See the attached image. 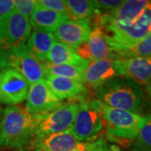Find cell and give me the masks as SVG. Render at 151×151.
Returning a JSON list of instances; mask_svg holds the SVG:
<instances>
[{
    "instance_id": "21",
    "label": "cell",
    "mask_w": 151,
    "mask_h": 151,
    "mask_svg": "<svg viewBox=\"0 0 151 151\" xmlns=\"http://www.w3.org/2000/svg\"><path fill=\"white\" fill-rule=\"evenodd\" d=\"M113 51L118 59L151 56V32L134 43L115 47Z\"/></svg>"
},
{
    "instance_id": "24",
    "label": "cell",
    "mask_w": 151,
    "mask_h": 151,
    "mask_svg": "<svg viewBox=\"0 0 151 151\" xmlns=\"http://www.w3.org/2000/svg\"><path fill=\"white\" fill-rule=\"evenodd\" d=\"M145 122L134 141L130 151H151V113L145 115Z\"/></svg>"
},
{
    "instance_id": "13",
    "label": "cell",
    "mask_w": 151,
    "mask_h": 151,
    "mask_svg": "<svg viewBox=\"0 0 151 151\" xmlns=\"http://www.w3.org/2000/svg\"><path fill=\"white\" fill-rule=\"evenodd\" d=\"M116 76H120L117 59H103L89 62L84 70L83 80L95 91Z\"/></svg>"
},
{
    "instance_id": "15",
    "label": "cell",
    "mask_w": 151,
    "mask_h": 151,
    "mask_svg": "<svg viewBox=\"0 0 151 151\" xmlns=\"http://www.w3.org/2000/svg\"><path fill=\"white\" fill-rule=\"evenodd\" d=\"M44 79L51 92L61 101L81 96L86 92V84L81 81L50 74H46Z\"/></svg>"
},
{
    "instance_id": "1",
    "label": "cell",
    "mask_w": 151,
    "mask_h": 151,
    "mask_svg": "<svg viewBox=\"0 0 151 151\" xmlns=\"http://www.w3.org/2000/svg\"><path fill=\"white\" fill-rule=\"evenodd\" d=\"M35 137L34 114L18 106H9L4 109L0 124V150L28 148Z\"/></svg>"
},
{
    "instance_id": "3",
    "label": "cell",
    "mask_w": 151,
    "mask_h": 151,
    "mask_svg": "<svg viewBox=\"0 0 151 151\" xmlns=\"http://www.w3.org/2000/svg\"><path fill=\"white\" fill-rule=\"evenodd\" d=\"M97 25L107 35L112 50L134 43L151 32V1L134 22L127 24L115 22L97 14Z\"/></svg>"
},
{
    "instance_id": "6",
    "label": "cell",
    "mask_w": 151,
    "mask_h": 151,
    "mask_svg": "<svg viewBox=\"0 0 151 151\" xmlns=\"http://www.w3.org/2000/svg\"><path fill=\"white\" fill-rule=\"evenodd\" d=\"M77 109L78 103H70L61 104L58 108L47 113L34 114L35 137L70 130Z\"/></svg>"
},
{
    "instance_id": "32",
    "label": "cell",
    "mask_w": 151,
    "mask_h": 151,
    "mask_svg": "<svg viewBox=\"0 0 151 151\" xmlns=\"http://www.w3.org/2000/svg\"><path fill=\"white\" fill-rule=\"evenodd\" d=\"M3 117H4V109L0 107V124H1V122H2Z\"/></svg>"
},
{
    "instance_id": "31",
    "label": "cell",
    "mask_w": 151,
    "mask_h": 151,
    "mask_svg": "<svg viewBox=\"0 0 151 151\" xmlns=\"http://www.w3.org/2000/svg\"><path fill=\"white\" fill-rule=\"evenodd\" d=\"M17 151H44L40 149H35V148H24V149H21V150H18Z\"/></svg>"
},
{
    "instance_id": "17",
    "label": "cell",
    "mask_w": 151,
    "mask_h": 151,
    "mask_svg": "<svg viewBox=\"0 0 151 151\" xmlns=\"http://www.w3.org/2000/svg\"><path fill=\"white\" fill-rule=\"evenodd\" d=\"M150 1L146 0H127L112 12L102 14L107 19L119 23H131L140 16Z\"/></svg>"
},
{
    "instance_id": "28",
    "label": "cell",
    "mask_w": 151,
    "mask_h": 151,
    "mask_svg": "<svg viewBox=\"0 0 151 151\" xmlns=\"http://www.w3.org/2000/svg\"><path fill=\"white\" fill-rule=\"evenodd\" d=\"M90 151H119L116 147L110 145L104 139H99L93 141V145Z\"/></svg>"
},
{
    "instance_id": "11",
    "label": "cell",
    "mask_w": 151,
    "mask_h": 151,
    "mask_svg": "<svg viewBox=\"0 0 151 151\" xmlns=\"http://www.w3.org/2000/svg\"><path fill=\"white\" fill-rule=\"evenodd\" d=\"M60 105L61 100L51 92L45 79H42L30 85L24 109L29 114H40L52 111Z\"/></svg>"
},
{
    "instance_id": "7",
    "label": "cell",
    "mask_w": 151,
    "mask_h": 151,
    "mask_svg": "<svg viewBox=\"0 0 151 151\" xmlns=\"http://www.w3.org/2000/svg\"><path fill=\"white\" fill-rule=\"evenodd\" d=\"M104 129L102 115L97 109L92 108L89 102L81 100L78 103V109L70 132L76 140L80 142H92Z\"/></svg>"
},
{
    "instance_id": "19",
    "label": "cell",
    "mask_w": 151,
    "mask_h": 151,
    "mask_svg": "<svg viewBox=\"0 0 151 151\" xmlns=\"http://www.w3.org/2000/svg\"><path fill=\"white\" fill-rule=\"evenodd\" d=\"M45 60L57 65H71L86 68L90 61L81 58L70 47L63 44L55 42L45 57Z\"/></svg>"
},
{
    "instance_id": "23",
    "label": "cell",
    "mask_w": 151,
    "mask_h": 151,
    "mask_svg": "<svg viewBox=\"0 0 151 151\" xmlns=\"http://www.w3.org/2000/svg\"><path fill=\"white\" fill-rule=\"evenodd\" d=\"M67 14L70 20L90 19L96 14L93 1L88 0H66Z\"/></svg>"
},
{
    "instance_id": "20",
    "label": "cell",
    "mask_w": 151,
    "mask_h": 151,
    "mask_svg": "<svg viewBox=\"0 0 151 151\" xmlns=\"http://www.w3.org/2000/svg\"><path fill=\"white\" fill-rule=\"evenodd\" d=\"M55 42L52 33L34 30L31 32L26 42V47L29 53L38 60L42 62Z\"/></svg>"
},
{
    "instance_id": "26",
    "label": "cell",
    "mask_w": 151,
    "mask_h": 151,
    "mask_svg": "<svg viewBox=\"0 0 151 151\" xmlns=\"http://www.w3.org/2000/svg\"><path fill=\"white\" fill-rule=\"evenodd\" d=\"M37 5L48 10L68 15L67 8L63 0H38Z\"/></svg>"
},
{
    "instance_id": "25",
    "label": "cell",
    "mask_w": 151,
    "mask_h": 151,
    "mask_svg": "<svg viewBox=\"0 0 151 151\" xmlns=\"http://www.w3.org/2000/svg\"><path fill=\"white\" fill-rule=\"evenodd\" d=\"M36 6V0H14V11L26 18H30Z\"/></svg>"
},
{
    "instance_id": "10",
    "label": "cell",
    "mask_w": 151,
    "mask_h": 151,
    "mask_svg": "<svg viewBox=\"0 0 151 151\" xmlns=\"http://www.w3.org/2000/svg\"><path fill=\"white\" fill-rule=\"evenodd\" d=\"M92 145L93 141L76 140L70 130H67L58 134L35 137L30 147L44 151H89Z\"/></svg>"
},
{
    "instance_id": "22",
    "label": "cell",
    "mask_w": 151,
    "mask_h": 151,
    "mask_svg": "<svg viewBox=\"0 0 151 151\" xmlns=\"http://www.w3.org/2000/svg\"><path fill=\"white\" fill-rule=\"evenodd\" d=\"M41 63L47 74L73 79L84 83L83 74L86 68L71 65H57L48 60H44Z\"/></svg>"
},
{
    "instance_id": "8",
    "label": "cell",
    "mask_w": 151,
    "mask_h": 151,
    "mask_svg": "<svg viewBox=\"0 0 151 151\" xmlns=\"http://www.w3.org/2000/svg\"><path fill=\"white\" fill-rule=\"evenodd\" d=\"M31 29L29 19L16 11L0 16V47L26 44Z\"/></svg>"
},
{
    "instance_id": "12",
    "label": "cell",
    "mask_w": 151,
    "mask_h": 151,
    "mask_svg": "<svg viewBox=\"0 0 151 151\" xmlns=\"http://www.w3.org/2000/svg\"><path fill=\"white\" fill-rule=\"evenodd\" d=\"M90 19L67 20L62 23L53 33L57 42L63 44L72 50L86 42L92 31Z\"/></svg>"
},
{
    "instance_id": "30",
    "label": "cell",
    "mask_w": 151,
    "mask_h": 151,
    "mask_svg": "<svg viewBox=\"0 0 151 151\" xmlns=\"http://www.w3.org/2000/svg\"><path fill=\"white\" fill-rule=\"evenodd\" d=\"M145 90L146 92H147V94H148V96H149V97H150V99L151 101V79L150 80V81L146 84Z\"/></svg>"
},
{
    "instance_id": "5",
    "label": "cell",
    "mask_w": 151,
    "mask_h": 151,
    "mask_svg": "<svg viewBox=\"0 0 151 151\" xmlns=\"http://www.w3.org/2000/svg\"><path fill=\"white\" fill-rule=\"evenodd\" d=\"M4 68L17 70L30 85L44 79L47 74L42 63L29 53L25 44L0 47V69Z\"/></svg>"
},
{
    "instance_id": "29",
    "label": "cell",
    "mask_w": 151,
    "mask_h": 151,
    "mask_svg": "<svg viewBox=\"0 0 151 151\" xmlns=\"http://www.w3.org/2000/svg\"><path fill=\"white\" fill-rule=\"evenodd\" d=\"M14 10V0H0V16Z\"/></svg>"
},
{
    "instance_id": "16",
    "label": "cell",
    "mask_w": 151,
    "mask_h": 151,
    "mask_svg": "<svg viewBox=\"0 0 151 151\" xmlns=\"http://www.w3.org/2000/svg\"><path fill=\"white\" fill-rule=\"evenodd\" d=\"M69 19L68 15L48 10L37 5L29 18V23L35 30L53 34L62 23Z\"/></svg>"
},
{
    "instance_id": "9",
    "label": "cell",
    "mask_w": 151,
    "mask_h": 151,
    "mask_svg": "<svg viewBox=\"0 0 151 151\" xmlns=\"http://www.w3.org/2000/svg\"><path fill=\"white\" fill-rule=\"evenodd\" d=\"M30 84L27 79L11 68L0 69V103L16 106L26 100Z\"/></svg>"
},
{
    "instance_id": "27",
    "label": "cell",
    "mask_w": 151,
    "mask_h": 151,
    "mask_svg": "<svg viewBox=\"0 0 151 151\" xmlns=\"http://www.w3.org/2000/svg\"><path fill=\"white\" fill-rule=\"evenodd\" d=\"M96 13L98 14H106L121 5L124 1L122 0H99L93 1Z\"/></svg>"
},
{
    "instance_id": "4",
    "label": "cell",
    "mask_w": 151,
    "mask_h": 151,
    "mask_svg": "<svg viewBox=\"0 0 151 151\" xmlns=\"http://www.w3.org/2000/svg\"><path fill=\"white\" fill-rule=\"evenodd\" d=\"M89 103L102 115L107 132L117 139L134 141L145 122V116L108 107L96 98Z\"/></svg>"
},
{
    "instance_id": "2",
    "label": "cell",
    "mask_w": 151,
    "mask_h": 151,
    "mask_svg": "<svg viewBox=\"0 0 151 151\" xmlns=\"http://www.w3.org/2000/svg\"><path fill=\"white\" fill-rule=\"evenodd\" d=\"M96 99L108 107L138 113L144 100L141 85L124 76H116L97 90Z\"/></svg>"
},
{
    "instance_id": "18",
    "label": "cell",
    "mask_w": 151,
    "mask_h": 151,
    "mask_svg": "<svg viewBox=\"0 0 151 151\" xmlns=\"http://www.w3.org/2000/svg\"><path fill=\"white\" fill-rule=\"evenodd\" d=\"M87 43L91 51L92 60L118 59L108 43L107 35L97 24L92 27Z\"/></svg>"
},
{
    "instance_id": "14",
    "label": "cell",
    "mask_w": 151,
    "mask_h": 151,
    "mask_svg": "<svg viewBox=\"0 0 151 151\" xmlns=\"http://www.w3.org/2000/svg\"><path fill=\"white\" fill-rule=\"evenodd\" d=\"M119 75L143 86L151 79V56L117 59Z\"/></svg>"
}]
</instances>
